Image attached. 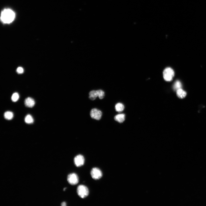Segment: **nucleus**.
Here are the masks:
<instances>
[{
	"instance_id": "19",
	"label": "nucleus",
	"mask_w": 206,
	"mask_h": 206,
	"mask_svg": "<svg viewBox=\"0 0 206 206\" xmlns=\"http://www.w3.org/2000/svg\"><path fill=\"white\" fill-rule=\"evenodd\" d=\"M66 203L65 202H63L61 203V205L62 206H66Z\"/></svg>"
},
{
	"instance_id": "15",
	"label": "nucleus",
	"mask_w": 206,
	"mask_h": 206,
	"mask_svg": "<svg viewBox=\"0 0 206 206\" xmlns=\"http://www.w3.org/2000/svg\"><path fill=\"white\" fill-rule=\"evenodd\" d=\"M25 122L27 124H32L34 122V120L32 116L30 115H27L25 119Z\"/></svg>"
},
{
	"instance_id": "10",
	"label": "nucleus",
	"mask_w": 206,
	"mask_h": 206,
	"mask_svg": "<svg viewBox=\"0 0 206 206\" xmlns=\"http://www.w3.org/2000/svg\"><path fill=\"white\" fill-rule=\"evenodd\" d=\"M177 95L178 97L180 98H184L187 95L186 92L181 88L176 91Z\"/></svg>"
},
{
	"instance_id": "14",
	"label": "nucleus",
	"mask_w": 206,
	"mask_h": 206,
	"mask_svg": "<svg viewBox=\"0 0 206 206\" xmlns=\"http://www.w3.org/2000/svg\"><path fill=\"white\" fill-rule=\"evenodd\" d=\"M173 87V89L177 91L178 90L181 88V84L179 81L177 80L174 83Z\"/></svg>"
},
{
	"instance_id": "20",
	"label": "nucleus",
	"mask_w": 206,
	"mask_h": 206,
	"mask_svg": "<svg viewBox=\"0 0 206 206\" xmlns=\"http://www.w3.org/2000/svg\"><path fill=\"white\" fill-rule=\"evenodd\" d=\"M66 188H64V191H65V189H66Z\"/></svg>"
},
{
	"instance_id": "5",
	"label": "nucleus",
	"mask_w": 206,
	"mask_h": 206,
	"mask_svg": "<svg viewBox=\"0 0 206 206\" xmlns=\"http://www.w3.org/2000/svg\"><path fill=\"white\" fill-rule=\"evenodd\" d=\"M67 181L69 184L72 185L77 184L79 181L77 175L74 173H70L67 177Z\"/></svg>"
},
{
	"instance_id": "1",
	"label": "nucleus",
	"mask_w": 206,
	"mask_h": 206,
	"mask_svg": "<svg viewBox=\"0 0 206 206\" xmlns=\"http://www.w3.org/2000/svg\"><path fill=\"white\" fill-rule=\"evenodd\" d=\"M15 16V14L13 11L10 9H6L2 12L1 19L3 23L9 24L14 20Z\"/></svg>"
},
{
	"instance_id": "18",
	"label": "nucleus",
	"mask_w": 206,
	"mask_h": 206,
	"mask_svg": "<svg viewBox=\"0 0 206 206\" xmlns=\"http://www.w3.org/2000/svg\"><path fill=\"white\" fill-rule=\"evenodd\" d=\"M17 72L19 74H22L24 72L23 68L21 67H18L17 69Z\"/></svg>"
},
{
	"instance_id": "9",
	"label": "nucleus",
	"mask_w": 206,
	"mask_h": 206,
	"mask_svg": "<svg viewBox=\"0 0 206 206\" xmlns=\"http://www.w3.org/2000/svg\"><path fill=\"white\" fill-rule=\"evenodd\" d=\"M115 120L120 123L123 122L125 120V115L124 114H118L114 118Z\"/></svg>"
},
{
	"instance_id": "6",
	"label": "nucleus",
	"mask_w": 206,
	"mask_h": 206,
	"mask_svg": "<svg viewBox=\"0 0 206 206\" xmlns=\"http://www.w3.org/2000/svg\"><path fill=\"white\" fill-rule=\"evenodd\" d=\"M102 115V113L101 112L96 108L92 110L90 112L91 117L93 119L97 120L101 119Z\"/></svg>"
},
{
	"instance_id": "13",
	"label": "nucleus",
	"mask_w": 206,
	"mask_h": 206,
	"mask_svg": "<svg viewBox=\"0 0 206 206\" xmlns=\"http://www.w3.org/2000/svg\"><path fill=\"white\" fill-rule=\"evenodd\" d=\"M14 115L13 112L8 111L6 112L4 114L5 118L7 120H12L13 118Z\"/></svg>"
},
{
	"instance_id": "2",
	"label": "nucleus",
	"mask_w": 206,
	"mask_h": 206,
	"mask_svg": "<svg viewBox=\"0 0 206 206\" xmlns=\"http://www.w3.org/2000/svg\"><path fill=\"white\" fill-rule=\"evenodd\" d=\"M163 74L165 80L169 82L172 80L174 76V72L172 69L168 67L164 70Z\"/></svg>"
},
{
	"instance_id": "12",
	"label": "nucleus",
	"mask_w": 206,
	"mask_h": 206,
	"mask_svg": "<svg viewBox=\"0 0 206 206\" xmlns=\"http://www.w3.org/2000/svg\"><path fill=\"white\" fill-rule=\"evenodd\" d=\"M124 109V106L121 103H119L115 106L116 111L118 112H121L123 111Z\"/></svg>"
},
{
	"instance_id": "7",
	"label": "nucleus",
	"mask_w": 206,
	"mask_h": 206,
	"mask_svg": "<svg viewBox=\"0 0 206 206\" xmlns=\"http://www.w3.org/2000/svg\"><path fill=\"white\" fill-rule=\"evenodd\" d=\"M84 157L81 155H77L74 159V163L77 167H80L83 165L84 164Z\"/></svg>"
},
{
	"instance_id": "3",
	"label": "nucleus",
	"mask_w": 206,
	"mask_h": 206,
	"mask_svg": "<svg viewBox=\"0 0 206 206\" xmlns=\"http://www.w3.org/2000/svg\"><path fill=\"white\" fill-rule=\"evenodd\" d=\"M77 193L79 196L82 198H84L87 196L89 193L88 188L83 185L78 186L77 189Z\"/></svg>"
},
{
	"instance_id": "16",
	"label": "nucleus",
	"mask_w": 206,
	"mask_h": 206,
	"mask_svg": "<svg viewBox=\"0 0 206 206\" xmlns=\"http://www.w3.org/2000/svg\"><path fill=\"white\" fill-rule=\"evenodd\" d=\"M96 91L98 93V96L99 99H101L104 98L105 93L104 91L101 90H99Z\"/></svg>"
},
{
	"instance_id": "8",
	"label": "nucleus",
	"mask_w": 206,
	"mask_h": 206,
	"mask_svg": "<svg viewBox=\"0 0 206 206\" xmlns=\"http://www.w3.org/2000/svg\"><path fill=\"white\" fill-rule=\"evenodd\" d=\"M25 106L29 108L33 107L35 104V100L33 98L31 97H28L27 98L25 102Z\"/></svg>"
},
{
	"instance_id": "17",
	"label": "nucleus",
	"mask_w": 206,
	"mask_h": 206,
	"mask_svg": "<svg viewBox=\"0 0 206 206\" xmlns=\"http://www.w3.org/2000/svg\"><path fill=\"white\" fill-rule=\"evenodd\" d=\"M19 94L17 92L14 93L12 96V100L13 102H16L19 99Z\"/></svg>"
},
{
	"instance_id": "11",
	"label": "nucleus",
	"mask_w": 206,
	"mask_h": 206,
	"mask_svg": "<svg viewBox=\"0 0 206 206\" xmlns=\"http://www.w3.org/2000/svg\"><path fill=\"white\" fill-rule=\"evenodd\" d=\"M89 98L92 100H95L97 97L98 96V94L96 90L91 91L89 92Z\"/></svg>"
},
{
	"instance_id": "4",
	"label": "nucleus",
	"mask_w": 206,
	"mask_h": 206,
	"mask_svg": "<svg viewBox=\"0 0 206 206\" xmlns=\"http://www.w3.org/2000/svg\"><path fill=\"white\" fill-rule=\"evenodd\" d=\"M92 178L95 180L100 179L102 176V174L101 170L99 168L94 167L92 169L90 172Z\"/></svg>"
}]
</instances>
